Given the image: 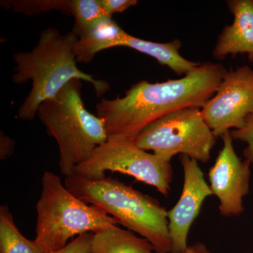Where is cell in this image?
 Wrapping results in <instances>:
<instances>
[{"label":"cell","instance_id":"6da1fadb","mask_svg":"<svg viewBox=\"0 0 253 253\" xmlns=\"http://www.w3.org/2000/svg\"><path fill=\"white\" fill-rule=\"evenodd\" d=\"M227 71L220 63L207 62L179 79L138 82L124 96L101 100L96 105V116L104 121L108 139L134 140L145 126L168 113L183 108L202 109Z\"/></svg>","mask_w":253,"mask_h":253},{"label":"cell","instance_id":"7a4b0ae2","mask_svg":"<svg viewBox=\"0 0 253 253\" xmlns=\"http://www.w3.org/2000/svg\"><path fill=\"white\" fill-rule=\"evenodd\" d=\"M78 38L73 31L61 34L55 28H46L41 32L34 49L14 54L13 82L18 84L32 83L31 90L18 109L19 119L33 121L42 103L56 96L72 80L90 83L98 96L109 90L106 81L95 79L78 68L75 54Z\"/></svg>","mask_w":253,"mask_h":253},{"label":"cell","instance_id":"3957f363","mask_svg":"<svg viewBox=\"0 0 253 253\" xmlns=\"http://www.w3.org/2000/svg\"><path fill=\"white\" fill-rule=\"evenodd\" d=\"M65 186L78 199L99 208L127 230L147 239L155 253H170L168 211L157 199L110 176L99 180L67 176Z\"/></svg>","mask_w":253,"mask_h":253},{"label":"cell","instance_id":"277c9868","mask_svg":"<svg viewBox=\"0 0 253 253\" xmlns=\"http://www.w3.org/2000/svg\"><path fill=\"white\" fill-rule=\"evenodd\" d=\"M81 80L70 81L54 97L42 103L38 116L46 134L57 142L59 169L67 177L108 140L104 121L86 109Z\"/></svg>","mask_w":253,"mask_h":253},{"label":"cell","instance_id":"5b68a950","mask_svg":"<svg viewBox=\"0 0 253 253\" xmlns=\"http://www.w3.org/2000/svg\"><path fill=\"white\" fill-rule=\"evenodd\" d=\"M35 241L44 253L62 249L74 236L96 233L118 225L117 219L78 199L54 173L42 177L41 197L36 205Z\"/></svg>","mask_w":253,"mask_h":253},{"label":"cell","instance_id":"8992f818","mask_svg":"<svg viewBox=\"0 0 253 253\" xmlns=\"http://www.w3.org/2000/svg\"><path fill=\"white\" fill-rule=\"evenodd\" d=\"M135 144L144 151L170 163L176 155H185L199 162L211 159L216 136L206 124L201 109L176 110L158 118L136 136Z\"/></svg>","mask_w":253,"mask_h":253},{"label":"cell","instance_id":"52a82bcc","mask_svg":"<svg viewBox=\"0 0 253 253\" xmlns=\"http://www.w3.org/2000/svg\"><path fill=\"white\" fill-rule=\"evenodd\" d=\"M120 172L154 186L168 196L173 178L172 165L138 147L134 139H108L94 150L85 162L76 166L73 175L89 180L106 177V172Z\"/></svg>","mask_w":253,"mask_h":253},{"label":"cell","instance_id":"ba28073f","mask_svg":"<svg viewBox=\"0 0 253 253\" xmlns=\"http://www.w3.org/2000/svg\"><path fill=\"white\" fill-rule=\"evenodd\" d=\"M216 137L240 129L253 113V70L249 66L228 71L214 96L201 109Z\"/></svg>","mask_w":253,"mask_h":253},{"label":"cell","instance_id":"9c48e42d","mask_svg":"<svg viewBox=\"0 0 253 253\" xmlns=\"http://www.w3.org/2000/svg\"><path fill=\"white\" fill-rule=\"evenodd\" d=\"M223 146L208 173L210 188L219 199V211L224 217L244 212L243 200L249 194L251 163L242 161L233 146L231 131L221 136Z\"/></svg>","mask_w":253,"mask_h":253},{"label":"cell","instance_id":"30bf717a","mask_svg":"<svg viewBox=\"0 0 253 253\" xmlns=\"http://www.w3.org/2000/svg\"><path fill=\"white\" fill-rule=\"evenodd\" d=\"M184 184L179 201L168 211L170 253H184L188 249L190 229L201 212L205 200L212 196L198 161L181 155Z\"/></svg>","mask_w":253,"mask_h":253},{"label":"cell","instance_id":"8fae6325","mask_svg":"<svg viewBox=\"0 0 253 253\" xmlns=\"http://www.w3.org/2000/svg\"><path fill=\"white\" fill-rule=\"evenodd\" d=\"M228 8L234 21L223 28L212 51L213 57L225 59L228 55L247 54L253 62V0H229Z\"/></svg>","mask_w":253,"mask_h":253},{"label":"cell","instance_id":"7c38bea8","mask_svg":"<svg viewBox=\"0 0 253 253\" xmlns=\"http://www.w3.org/2000/svg\"><path fill=\"white\" fill-rule=\"evenodd\" d=\"M127 34L112 19L106 16L78 37L75 45L76 61L89 63L102 50L121 46Z\"/></svg>","mask_w":253,"mask_h":253},{"label":"cell","instance_id":"4fadbf2b","mask_svg":"<svg viewBox=\"0 0 253 253\" xmlns=\"http://www.w3.org/2000/svg\"><path fill=\"white\" fill-rule=\"evenodd\" d=\"M182 43L179 40L166 43L155 42L126 34L121 46H127L157 60L162 66H168L179 76H186L198 67L200 63L184 59L179 54Z\"/></svg>","mask_w":253,"mask_h":253},{"label":"cell","instance_id":"5bb4252c","mask_svg":"<svg viewBox=\"0 0 253 253\" xmlns=\"http://www.w3.org/2000/svg\"><path fill=\"white\" fill-rule=\"evenodd\" d=\"M91 253H154L153 245L135 233L117 225L93 233Z\"/></svg>","mask_w":253,"mask_h":253},{"label":"cell","instance_id":"9a60e30c","mask_svg":"<svg viewBox=\"0 0 253 253\" xmlns=\"http://www.w3.org/2000/svg\"><path fill=\"white\" fill-rule=\"evenodd\" d=\"M0 253H44L36 241L25 237L6 205L0 207Z\"/></svg>","mask_w":253,"mask_h":253},{"label":"cell","instance_id":"2e32d148","mask_svg":"<svg viewBox=\"0 0 253 253\" xmlns=\"http://www.w3.org/2000/svg\"><path fill=\"white\" fill-rule=\"evenodd\" d=\"M70 9L71 15L75 18L73 31L78 37L87 31L101 18L109 16L101 0H70Z\"/></svg>","mask_w":253,"mask_h":253},{"label":"cell","instance_id":"e0dca14e","mask_svg":"<svg viewBox=\"0 0 253 253\" xmlns=\"http://www.w3.org/2000/svg\"><path fill=\"white\" fill-rule=\"evenodd\" d=\"M9 8L15 12L23 13L26 16L58 10L66 14H71L70 0H18L7 1Z\"/></svg>","mask_w":253,"mask_h":253},{"label":"cell","instance_id":"ac0fdd59","mask_svg":"<svg viewBox=\"0 0 253 253\" xmlns=\"http://www.w3.org/2000/svg\"><path fill=\"white\" fill-rule=\"evenodd\" d=\"M231 135L234 140L244 141L247 144L245 148V159L251 164L253 163V113L246 118L244 126L238 129L231 131Z\"/></svg>","mask_w":253,"mask_h":253},{"label":"cell","instance_id":"d6986e66","mask_svg":"<svg viewBox=\"0 0 253 253\" xmlns=\"http://www.w3.org/2000/svg\"><path fill=\"white\" fill-rule=\"evenodd\" d=\"M93 236V233H84L72 240L65 247L51 253H91Z\"/></svg>","mask_w":253,"mask_h":253},{"label":"cell","instance_id":"ffe728a7","mask_svg":"<svg viewBox=\"0 0 253 253\" xmlns=\"http://www.w3.org/2000/svg\"><path fill=\"white\" fill-rule=\"evenodd\" d=\"M106 14L112 17L115 13H121L137 4L136 0H101Z\"/></svg>","mask_w":253,"mask_h":253},{"label":"cell","instance_id":"44dd1931","mask_svg":"<svg viewBox=\"0 0 253 253\" xmlns=\"http://www.w3.org/2000/svg\"><path fill=\"white\" fill-rule=\"evenodd\" d=\"M14 142L9 136L5 135L2 131L0 134V158L1 161L10 157L14 151Z\"/></svg>","mask_w":253,"mask_h":253},{"label":"cell","instance_id":"7402d4cb","mask_svg":"<svg viewBox=\"0 0 253 253\" xmlns=\"http://www.w3.org/2000/svg\"><path fill=\"white\" fill-rule=\"evenodd\" d=\"M184 253H212L208 249L207 246L202 243L198 242L196 244L189 246Z\"/></svg>","mask_w":253,"mask_h":253}]
</instances>
